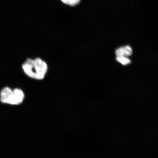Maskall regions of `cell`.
<instances>
[{
	"mask_svg": "<svg viewBox=\"0 0 158 158\" xmlns=\"http://www.w3.org/2000/svg\"><path fill=\"white\" fill-rule=\"evenodd\" d=\"M116 59L117 62L123 65L129 64L131 63V60L128 57H116Z\"/></svg>",
	"mask_w": 158,
	"mask_h": 158,
	"instance_id": "cell-4",
	"label": "cell"
},
{
	"mask_svg": "<svg viewBox=\"0 0 158 158\" xmlns=\"http://www.w3.org/2000/svg\"><path fill=\"white\" fill-rule=\"evenodd\" d=\"M24 94L20 89L16 88L12 90L6 87L0 93V101L2 103L18 105L22 103L24 98Z\"/></svg>",
	"mask_w": 158,
	"mask_h": 158,
	"instance_id": "cell-2",
	"label": "cell"
},
{
	"mask_svg": "<svg viewBox=\"0 0 158 158\" xmlns=\"http://www.w3.org/2000/svg\"><path fill=\"white\" fill-rule=\"evenodd\" d=\"M63 3L71 6H75L80 2V0H61Z\"/></svg>",
	"mask_w": 158,
	"mask_h": 158,
	"instance_id": "cell-5",
	"label": "cell"
},
{
	"mask_svg": "<svg viewBox=\"0 0 158 158\" xmlns=\"http://www.w3.org/2000/svg\"><path fill=\"white\" fill-rule=\"evenodd\" d=\"M22 67L27 76L37 80L44 79L48 70L47 63L39 58L27 59Z\"/></svg>",
	"mask_w": 158,
	"mask_h": 158,
	"instance_id": "cell-1",
	"label": "cell"
},
{
	"mask_svg": "<svg viewBox=\"0 0 158 158\" xmlns=\"http://www.w3.org/2000/svg\"><path fill=\"white\" fill-rule=\"evenodd\" d=\"M133 50L131 47L128 45L120 47L116 49L115 51L116 57H128L131 56Z\"/></svg>",
	"mask_w": 158,
	"mask_h": 158,
	"instance_id": "cell-3",
	"label": "cell"
}]
</instances>
